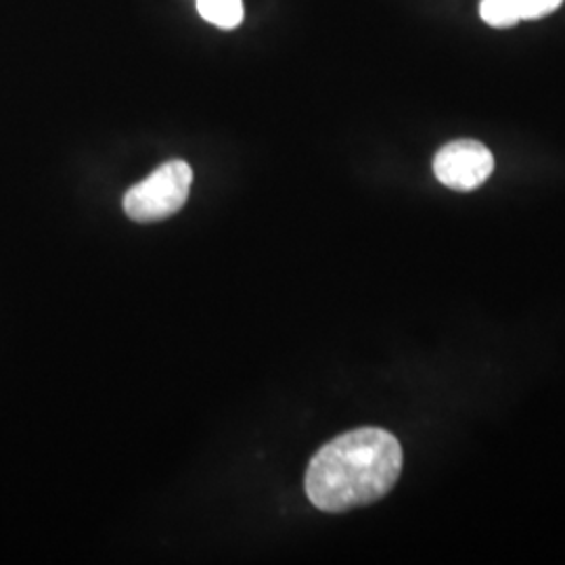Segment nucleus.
<instances>
[{
	"label": "nucleus",
	"instance_id": "nucleus-1",
	"mask_svg": "<svg viewBox=\"0 0 565 565\" xmlns=\"http://www.w3.org/2000/svg\"><path fill=\"white\" fill-rule=\"evenodd\" d=\"M403 471V446L382 427H359L333 438L310 459L306 494L327 513L384 499Z\"/></svg>",
	"mask_w": 565,
	"mask_h": 565
},
{
	"label": "nucleus",
	"instance_id": "nucleus-2",
	"mask_svg": "<svg viewBox=\"0 0 565 565\" xmlns=\"http://www.w3.org/2000/svg\"><path fill=\"white\" fill-rule=\"evenodd\" d=\"M193 170L182 160L160 166L124 195V212L135 223H158L174 216L189 200Z\"/></svg>",
	"mask_w": 565,
	"mask_h": 565
},
{
	"label": "nucleus",
	"instance_id": "nucleus-3",
	"mask_svg": "<svg viewBox=\"0 0 565 565\" xmlns=\"http://www.w3.org/2000/svg\"><path fill=\"white\" fill-rule=\"evenodd\" d=\"M494 170L490 149L473 139L445 145L434 158V174L448 189L473 191L488 181Z\"/></svg>",
	"mask_w": 565,
	"mask_h": 565
},
{
	"label": "nucleus",
	"instance_id": "nucleus-4",
	"mask_svg": "<svg viewBox=\"0 0 565 565\" xmlns=\"http://www.w3.org/2000/svg\"><path fill=\"white\" fill-rule=\"evenodd\" d=\"M564 0H482L480 15L492 28H511L522 20H541L557 11Z\"/></svg>",
	"mask_w": 565,
	"mask_h": 565
},
{
	"label": "nucleus",
	"instance_id": "nucleus-5",
	"mask_svg": "<svg viewBox=\"0 0 565 565\" xmlns=\"http://www.w3.org/2000/svg\"><path fill=\"white\" fill-rule=\"evenodd\" d=\"M203 20L233 30L243 21V0H195Z\"/></svg>",
	"mask_w": 565,
	"mask_h": 565
}]
</instances>
